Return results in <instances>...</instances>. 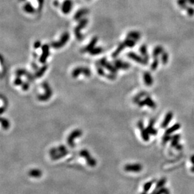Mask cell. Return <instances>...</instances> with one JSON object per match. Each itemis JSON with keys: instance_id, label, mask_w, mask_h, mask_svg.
Returning <instances> with one entry per match:
<instances>
[{"instance_id": "obj_2", "label": "cell", "mask_w": 194, "mask_h": 194, "mask_svg": "<svg viewBox=\"0 0 194 194\" xmlns=\"http://www.w3.org/2000/svg\"><path fill=\"white\" fill-rule=\"evenodd\" d=\"M69 38H70L69 33L68 32H64L61 35L60 40L59 41L52 42L51 44V46L55 49L62 48L66 45V44L69 40Z\"/></svg>"}, {"instance_id": "obj_5", "label": "cell", "mask_w": 194, "mask_h": 194, "mask_svg": "<svg viewBox=\"0 0 194 194\" xmlns=\"http://www.w3.org/2000/svg\"><path fill=\"white\" fill-rule=\"evenodd\" d=\"M80 156L86 159L87 164L89 167H94L97 164L96 160L91 157V155L90 154L89 152L87 150H81L80 152Z\"/></svg>"}, {"instance_id": "obj_7", "label": "cell", "mask_w": 194, "mask_h": 194, "mask_svg": "<svg viewBox=\"0 0 194 194\" xmlns=\"http://www.w3.org/2000/svg\"><path fill=\"white\" fill-rule=\"evenodd\" d=\"M99 64L105 69H106L108 70H109L111 73H112V74H116V73H117V71H118V69L116 68V67L111 64L110 62H109L106 58L104 57L103 58V59H101V61H99Z\"/></svg>"}, {"instance_id": "obj_22", "label": "cell", "mask_w": 194, "mask_h": 194, "mask_svg": "<svg viewBox=\"0 0 194 194\" xmlns=\"http://www.w3.org/2000/svg\"><path fill=\"white\" fill-rule=\"evenodd\" d=\"M47 69H48V66L47 65H44L38 70H36L35 74V78H40V77H42L45 74V72L47 71Z\"/></svg>"}, {"instance_id": "obj_40", "label": "cell", "mask_w": 194, "mask_h": 194, "mask_svg": "<svg viewBox=\"0 0 194 194\" xmlns=\"http://www.w3.org/2000/svg\"><path fill=\"white\" fill-rule=\"evenodd\" d=\"M107 78L109 80H114L116 79V75L112 73H110V74H106V76Z\"/></svg>"}, {"instance_id": "obj_45", "label": "cell", "mask_w": 194, "mask_h": 194, "mask_svg": "<svg viewBox=\"0 0 194 194\" xmlns=\"http://www.w3.org/2000/svg\"><path fill=\"white\" fill-rule=\"evenodd\" d=\"M175 148H176V150H178V151H181V150L183 149V146H182V145L179 144V145L175 147Z\"/></svg>"}, {"instance_id": "obj_11", "label": "cell", "mask_w": 194, "mask_h": 194, "mask_svg": "<svg viewBox=\"0 0 194 194\" xmlns=\"http://www.w3.org/2000/svg\"><path fill=\"white\" fill-rule=\"evenodd\" d=\"M138 127L139 128L141 133V137L143 140L145 141H148L150 140V136L149 133L148 132L146 128H145L143 122L142 121H140L138 123Z\"/></svg>"}, {"instance_id": "obj_38", "label": "cell", "mask_w": 194, "mask_h": 194, "mask_svg": "<svg viewBox=\"0 0 194 194\" xmlns=\"http://www.w3.org/2000/svg\"><path fill=\"white\" fill-rule=\"evenodd\" d=\"M58 153H59V151H58V149L57 148H55V147L51 148L50 150L49 151V154L50 155H51V157L54 156L55 154H56Z\"/></svg>"}, {"instance_id": "obj_25", "label": "cell", "mask_w": 194, "mask_h": 194, "mask_svg": "<svg viewBox=\"0 0 194 194\" xmlns=\"http://www.w3.org/2000/svg\"><path fill=\"white\" fill-rule=\"evenodd\" d=\"M68 153H69V151L67 150H65V151H62V152H59V153H57L56 154H55L54 156H52V160H59L60 158H62L65 157Z\"/></svg>"}, {"instance_id": "obj_24", "label": "cell", "mask_w": 194, "mask_h": 194, "mask_svg": "<svg viewBox=\"0 0 194 194\" xmlns=\"http://www.w3.org/2000/svg\"><path fill=\"white\" fill-rule=\"evenodd\" d=\"M23 10L27 13H34L35 11L34 7L30 2H27L24 5Z\"/></svg>"}, {"instance_id": "obj_33", "label": "cell", "mask_w": 194, "mask_h": 194, "mask_svg": "<svg viewBox=\"0 0 194 194\" xmlns=\"http://www.w3.org/2000/svg\"><path fill=\"white\" fill-rule=\"evenodd\" d=\"M28 71L24 69H19L15 71V74L16 76L18 77H22V76H26L28 74Z\"/></svg>"}, {"instance_id": "obj_35", "label": "cell", "mask_w": 194, "mask_h": 194, "mask_svg": "<svg viewBox=\"0 0 194 194\" xmlns=\"http://www.w3.org/2000/svg\"><path fill=\"white\" fill-rule=\"evenodd\" d=\"M172 139V136L170 134H165L163 136V137L162 138V143L163 145H165L167 143L168 141H171Z\"/></svg>"}, {"instance_id": "obj_46", "label": "cell", "mask_w": 194, "mask_h": 194, "mask_svg": "<svg viewBox=\"0 0 194 194\" xmlns=\"http://www.w3.org/2000/svg\"><path fill=\"white\" fill-rule=\"evenodd\" d=\"M59 2L58 1V0H55V1H54V2H53V5H54V6H59Z\"/></svg>"}, {"instance_id": "obj_26", "label": "cell", "mask_w": 194, "mask_h": 194, "mask_svg": "<svg viewBox=\"0 0 194 194\" xmlns=\"http://www.w3.org/2000/svg\"><path fill=\"white\" fill-rule=\"evenodd\" d=\"M128 56L130 58V59H133V60H134L135 61H137L138 62H140V63H143V59H141V58L140 56H138L137 54H135L133 52L128 53Z\"/></svg>"}, {"instance_id": "obj_6", "label": "cell", "mask_w": 194, "mask_h": 194, "mask_svg": "<svg viewBox=\"0 0 194 194\" xmlns=\"http://www.w3.org/2000/svg\"><path fill=\"white\" fill-rule=\"evenodd\" d=\"M82 132L80 129H76L72 131L67 138V143L69 146L72 148H74L75 146V144L74 141V139L80 137L82 135Z\"/></svg>"}, {"instance_id": "obj_32", "label": "cell", "mask_w": 194, "mask_h": 194, "mask_svg": "<svg viewBox=\"0 0 194 194\" xmlns=\"http://www.w3.org/2000/svg\"><path fill=\"white\" fill-rule=\"evenodd\" d=\"M154 182H156V180L154 179V180H152V181H150V182H148L145 183L144 184V185H143V191H144V192H148L150 190V188L151 187L152 185H153Z\"/></svg>"}, {"instance_id": "obj_14", "label": "cell", "mask_w": 194, "mask_h": 194, "mask_svg": "<svg viewBox=\"0 0 194 194\" xmlns=\"http://www.w3.org/2000/svg\"><path fill=\"white\" fill-rule=\"evenodd\" d=\"M98 38L97 36H94V38H92L91 42L89 43V44L82 50V52H89L91 50H92L95 47V45L97 44V43H98Z\"/></svg>"}, {"instance_id": "obj_15", "label": "cell", "mask_w": 194, "mask_h": 194, "mask_svg": "<svg viewBox=\"0 0 194 194\" xmlns=\"http://www.w3.org/2000/svg\"><path fill=\"white\" fill-rule=\"evenodd\" d=\"M89 12V11L88 9L82 8L75 13V14L74 16V19L75 21H79L81 20V19H82V17L88 14Z\"/></svg>"}, {"instance_id": "obj_17", "label": "cell", "mask_w": 194, "mask_h": 194, "mask_svg": "<svg viewBox=\"0 0 194 194\" xmlns=\"http://www.w3.org/2000/svg\"><path fill=\"white\" fill-rule=\"evenodd\" d=\"M154 119H151L150 120V122H149V124H148V126H147L146 128V129L148 131V132L149 133V134H150L151 135H153V136H155L157 135V133H158V131L157 129H155L153 126H154Z\"/></svg>"}, {"instance_id": "obj_37", "label": "cell", "mask_w": 194, "mask_h": 194, "mask_svg": "<svg viewBox=\"0 0 194 194\" xmlns=\"http://www.w3.org/2000/svg\"><path fill=\"white\" fill-rule=\"evenodd\" d=\"M13 83H14V84L15 86H22L23 82L22 79H21V77L17 76L15 78V79L14 80V82Z\"/></svg>"}, {"instance_id": "obj_28", "label": "cell", "mask_w": 194, "mask_h": 194, "mask_svg": "<svg viewBox=\"0 0 194 194\" xmlns=\"http://www.w3.org/2000/svg\"><path fill=\"white\" fill-rule=\"evenodd\" d=\"M103 52V48L101 47H95L92 50L89 52L91 55H98Z\"/></svg>"}, {"instance_id": "obj_13", "label": "cell", "mask_w": 194, "mask_h": 194, "mask_svg": "<svg viewBox=\"0 0 194 194\" xmlns=\"http://www.w3.org/2000/svg\"><path fill=\"white\" fill-rule=\"evenodd\" d=\"M113 64L116 67V68L118 69H123V70H127L129 68V65L127 62H124L119 59H115L113 61Z\"/></svg>"}, {"instance_id": "obj_10", "label": "cell", "mask_w": 194, "mask_h": 194, "mask_svg": "<svg viewBox=\"0 0 194 194\" xmlns=\"http://www.w3.org/2000/svg\"><path fill=\"white\" fill-rule=\"evenodd\" d=\"M124 169L126 171L138 173V172H140L142 170L143 167L141 164H139V163L128 164L126 166H124Z\"/></svg>"}, {"instance_id": "obj_21", "label": "cell", "mask_w": 194, "mask_h": 194, "mask_svg": "<svg viewBox=\"0 0 194 194\" xmlns=\"http://www.w3.org/2000/svg\"><path fill=\"white\" fill-rule=\"evenodd\" d=\"M181 128V125L179 123H176L173 124L172 126H171L170 128H168L166 129L165 131V134H170L171 135L173 133L177 131V130H179L180 128Z\"/></svg>"}, {"instance_id": "obj_27", "label": "cell", "mask_w": 194, "mask_h": 194, "mask_svg": "<svg viewBox=\"0 0 194 194\" xmlns=\"http://www.w3.org/2000/svg\"><path fill=\"white\" fill-rule=\"evenodd\" d=\"M143 77H144L145 83L146 84V86H150L152 85V84H153V79H152L151 76L150 75V74L149 73H148V72L145 73Z\"/></svg>"}, {"instance_id": "obj_39", "label": "cell", "mask_w": 194, "mask_h": 194, "mask_svg": "<svg viewBox=\"0 0 194 194\" xmlns=\"http://www.w3.org/2000/svg\"><path fill=\"white\" fill-rule=\"evenodd\" d=\"M29 87H30V85H29V83L28 82H25L22 85V88L23 91H28Z\"/></svg>"}, {"instance_id": "obj_4", "label": "cell", "mask_w": 194, "mask_h": 194, "mask_svg": "<svg viewBox=\"0 0 194 194\" xmlns=\"http://www.w3.org/2000/svg\"><path fill=\"white\" fill-rule=\"evenodd\" d=\"M81 74H83L86 77H89L91 75V71L87 67H78L73 70L72 72V76L73 78H77Z\"/></svg>"}, {"instance_id": "obj_44", "label": "cell", "mask_w": 194, "mask_h": 194, "mask_svg": "<svg viewBox=\"0 0 194 194\" xmlns=\"http://www.w3.org/2000/svg\"><path fill=\"white\" fill-rule=\"evenodd\" d=\"M32 69L34 70H38V65L36 64V63H35V62H32Z\"/></svg>"}, {"instance_id": "obj_1", "label": "cell", "mask_w": 194, "mask_h": 194, "mask_svg": "<svg viewBox=\"0 0 194 194\" xmlns=\"http://www.w3.org/2000/svg\"><path fill=\"white\" fill-rule=\"evenodd\" d=\"M88 23V20L87 18H82L81 20H79V24L74 29V34L76 38L79 41H81L84 39V35L81 33V31L85 28Z\"/></svg>"}, {"instance_id": "obj_16", "label": "cell", "mask_w": 194, "mask_h": 194, "mask_svg": "<svg viewBox=\"0 0 194 194\" xmlns=\"http://www.w3.org/2000/svg\"><path fill=\"white\" fill-rule=\"evenodd\" d=\"M173 114L172 112H168L167 113L165 117L161 124V127L162 128H166L168 126V125L169 124V123H170V121H171L173 118Z\"/></svg>"}, {"instance_id": "obj_34", "label": "cell", "mask_w": 194, "mask_h": 194, "mask_svg": "<svg viewBox=\"0 0 194 194\" xmlns=\"http://www.w3.org/2000/svg\"><path fill=\"white\" fill-rule=\"evenodd\" d=\"M1 123H2V127L5 129H7L10 127V122L8 121V120H7V119L2 118L1 119Z\"/></svg>"}, {"instance_id": "obj_29", "label": "cell", "mask_w": 194, "mask_h": 194, "mask_svg": "<svg viewBox=\"0 0 194 194\" xmlns=\"http://www.w3.org/2000/svg\"><path fill=\"white\" fill-rule=\"evenodd\" d=\"M146 95H148L145 92H141L140 93H139L137 95H136L134 99H133V102L134 103H138L140 101H141V99L143 98V97L144 96H146Z\"/></svg>"}, {"instance_id": "obj_12", "label": "cell", "mask_w": 194, "mask_h": 194, "mask_svg": "<svg viewBox=\"0 0 194 194\" xmlns=\"http://www.w3.org/2000/svg\"><path fill=\"white\" fill-rule=\"evenodd\" d=\"M72 5H73V3L71 0H65L62 5V7H61L62 11L65 15L69 14L72 10Z\"/></svg>"}, {"instance_id": "obj_36", "label": "cell", "mask_w": 194, "mask_h": 194, "mask_svg": "<svg viewBox=\"0 0 194 194\" xmlns=\"http://www.w3.org/2000/svg\"><path fill=\"white\" fill-rule=\"evenodd\" d=\"M155 194H170V193L169 190L167 188L163 187L159 189L158 191H157Z\"/></svg>"}, {"instance_id": "obj_43", "label": "cell", "mask_w": 194, "mask_h": 194, "mask_svg": "<svg viewBox=\"0 0 194 194\" xmlns=\"http://www.w3.org/2000/svg\"><path fill=\"white\" fill-rule=\"evenodd\" d=\"M57 149H58V151H59V153L67 150V148H66L65 146H64V145H61L59 146H58Z\"/></svg>"}, {"instance_id": "obj_18", "label": "cell", "mask_w": 194, "mask_h": 194, "mask_svg": "<svg viewBox=\"0 0 194 194\" xmlns=\"http://www.w3.org/2000/svg\"><path fill=\"white\" fill-rule=\"evenodd\" d=\"M167 182V179L165 178H162L159 181L157 182V183H156V186H155V188L154 189V190L150 193V194H155V193L157 192V191H158L159 189L162 188L163 187L164 185Z\"/></svg>"}, {"instance_id": "obj_49", "label": "cell", "mask_w": 194, "mask_h": 194, "mask_svg": "<svg viewBox=\"0 0 194 194\" xmlns=\"http://www.w3.org/2000/svg\"><path fill=\"white\" fill-rule=\"evenodd\" d=\"M21 1H25V0H21Z\"/></svg>"}, {"instance_id": "obj_48", "label": "cell", "mask_w": 194, "mask_h": 194, "mask_svg": "<svg viewBox=\"0 0 194 194\" xmlns=\"http://www.w3.org/2000/svg\"><path fill=\"white\" fill-rule=\"evenodd\" d=\"M141 194H148V193H147V192H144V191H143L142 193H141Z\"/></svg>"}, {"instance_id": "obj_41", "label": "cell", "mask_w": 194, "mask_h": 194, "mask_svg": "<svg viewBox=\"0 0 194 194\" xmlns=\"http://www.w3.org/2000/svg\"><path fill=\"white\" fill-rule=\"evenodd\" d=\"M41 46H42V44H41V42L39 41V40L36 41V42L34 43V45H33V47H34V48H35V49L40 48Z\"/></svg>"}, {"instance_id": "obj_42", "label": "cell", "mask_w": 194, "mask_h": 194, "mask_svg": "<svg viewBox=\"0 0 194 194\" xmlns=\"http://www.w3.org/2000/svg\"><path fill=\"white\" fill-rule=\"evenodd\" d=\"M37 1L38 3V10H41L44 3V0H37Z\"/></svg>"}, {"instance_id": "obj_3", "label": "cell", "mask_w": 194, "mask_h": 194, "mask_svg": "<svg viewBox=\"0 0 194 194\" xmlns=\"http://www.w3.org/2000/svg\"><path fill=\"white\" fill-rule=\"evenodd\" d=\"M42 87L44 89L45 93L44 94L38 95L37 96L38 99L40 101H48L52 95V91L51 89V87L48 85V84L47 82H44L42 84Z\"/></svg>"}, {"instance_id": "obj_8", "label": "cell", "mask_w": 194, "mask_h": 194, "mask_svg": "<svg viewBox=\"0 0 194 194\" xmlns=\"http://www.w3.org/2000/svg\"><path fill=\"white\" fill-rule=\"evenodd\" d=\"M42 54L40 57L39 59V62L41 64H45L47 62V60L48 59V57L50 54V47L48 44H44L42 47Z\"/></svg>"}, {"instance_id": "obj_19", "label": "cell", "mask_w": 194, "mask_h": 194, "mask_svg": "<svg viewBox=\"0 0 194 194\" xmlns=\"http://www.w3.org/2000/svg\"><path fill=\"white\" fill-rule=\"evenodd\" d=\"M28 175L33 178H39L42 175V171L38 169H32L28 173Z\"/></svg>"}, {"instance_id": "obj_23", "label": "cell", "mask_w": 194, "mask_h": 194, "mask_svg": "<svg viewBox=\"0 0 194 194\" xmlns=\"http://www.w3.org/2000/svg\"><path fill=\"white\" fill-rule=\"evenodd\" d=\"M180 135L179 134H176L172 136V139L171 140V146L175 148L179 144L180 139Z\"/></svg>"}, {"instance_id": "obj_20", "label": "cell", "mask_w": 194, "mask_h": 194, "mask_svg": "<svg viewBox=\"0 0 194 194\" xmlns=\"http://www.w3.org/2000/svg\"><path fill=\"white\" fill-rule=\"evenodd\" d=\"M125 47H126V44H125V43H124V42H123V43L120 44L118 45L117 49H116V50L112 53V58L117 57L119 55V54L124 50V48Z\"/></svg>"}, {"instance_id": "obj_9", "label": "cell", "mask_w": 194, "mask_h": 194, "mask_svg": "<svg viewBox=\"0 0 194 194\" xmlns=\"http://www.w3.org/2000/svg\"><path fill=\"white\" fill-rule=\"evenodd\" d=\"M138 106L139 107H143L144 106H147L152 109H154L156 108L157 107V105L156 104H155V103L152 100V99L150 98V96L148 95H146V98L143 100V101H140L138 103Z\"/></svg>"}, {"instance_id": "obj_31", "label": "cell", "mask_w": 194, "mask_h": 194, "mask_svg": "<svg viewBox=\"0 0 194 194\" xmlns=\"http://www.w3.org/2000/svg\"><path fill=\"white\" fill-rule=\"evenodd\" d=\"M96 67H97V71H98V73L99 75L104 76V77L106 76V74L105 73V72L103 69V67L99 63L96 64Z\"/></svg>"}, {"instance_id": "obj_47", "label": "cell", "mask_w": 194, "mask_h": 194, "mask_svg": "<svg viewBox=\"0 0 194 194\" xmlns=\"http://www.w3.org/2000/svg\"><path fill=\"white\" fill-rule=\"evenodd\" d=\"M190 161L193 165H194V154H193L190 158Z\"/></svg>"}, {"instance_id": "obj_30", "label": "cell", "mask_w": 194, "mask_h": 194, "mask_svg": "<svg viewBox=\"0 0 194 194\" xmlns=\"http://www.w3.org/2000/svg\"><path fill=\"white\" fill-rule=\"evenodd\" d=\"M127 37L133 40H138L140 38V34L137 32H131L128 34Z\"/></svg>"}]
</instances>
